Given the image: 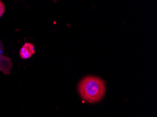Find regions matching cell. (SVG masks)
<instances>
[{
    "instance_id": "obj_3",
    "label": "cell",
    "mask_w": 157,
    "mask_h": 117,
    "mask_svg": "<svg viewBox=\"0 0 157 117\" xmlns=\"http://www.w3.org/2000/svg\"><path fill=\"white\" fill-rule=\"evenodd\" d=\"M35 53V46L31 43H25L20 50V56L23 60L31 58V56Z\"/></svg>"
},
{
    "instance_id": "obj_1",
    "label": "cell",
    "mask_w": 157,
    "mask_h": 117,
    "mask_svg": "<svg viewBox=\"0 0 157 117\" xmlns=\"http://www.w3.org/2000/svg\"><path fill=\"white\" fill-rule=\"evenodd\" d=\"M80 97L89 103H96L103 98L106 85L101 79L95 76H85L78 84Z\"/></svg>"
},
{
    "instance_id": "obj_4",
    "label": "cell",
    "mask_w": 157,
    "mask_h": 117,
    "mask_svg": "<svg viewBox=\"0 0 157 117\" xmlns=\"http://www.w3.org/2000/svg\"><path fill=\"white\" fill-rule=\"evenodd\" d=\"M4 12H5V6H4V4L2 2L0 1V18L4 15Z\"/></svg>"
},
{
    "instance_id": "obj_2",
    "label": "cell",
    "mask_w": 157,
    "mask_h": 117,
    "mask_svg": "<svg viewBox=\"0 0 157 117\" xmlns=\"http://www.w3.org/2000/svg\"><path fill=\"white\" fill-rule=\"evenodd\" d=\"M3 50V45L0 42V71H2L4 75H9L13 67L12 61L8 57L4 56L2 54Z\"/></svg>"
}]
</instances>
